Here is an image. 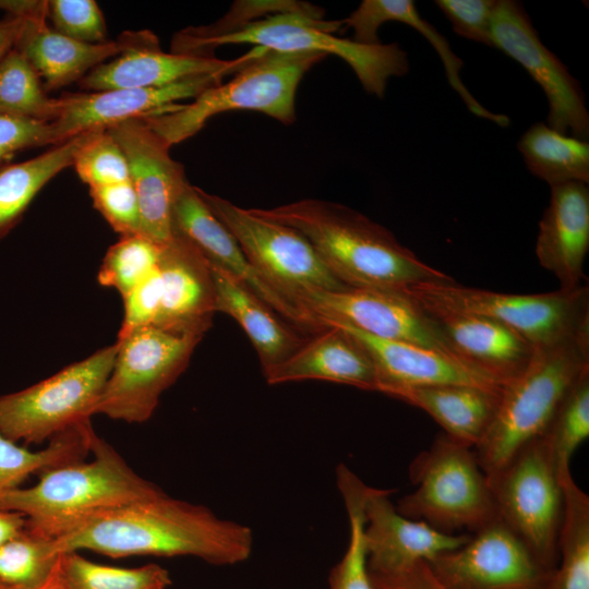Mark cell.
I'll list each match as a JSON object with an SVG mask.
<instances>
[{
  "label": "cell",
  "mask_w": 589,
  "mask_h": 589,
  "mask_svg": "<svg viewBox=\"0 0 589 589\" xmlns=\"http://www.w3.org/2000/svg\"><path fill=\"white\" fill-rule=\"evenodd\" d=\"M253 543L250 527L163 490L99 513L55 539L59 553L88 550L111 557L187 555L215 565L248 560Z\"/></svg>",
  "instance_id": "1"
},
{
  "label": "cell",
  "mask_w": 589,
  "mask_h": 589,
  "mask_svg": "<svg viewBox=\"0 0 589 589\" xmlns=\"http://www.w3.org/2000/svg\"><path fill=\"white\" fill-rule=\"evenodd\" d=\"M253 211L301 233L349 288L402 290L425 283L455 281L421 261L388 229L348 206L304 199Z\"/></svg>",
  "instance_id": "2"
},
{
  "label": "cell",
  "mask_w": 589,
  "mask_h": 589,
  "mask_svg": "<svg viewBox=\"0 0 589 589\" xmlns=\"http://www.w3.org/2000/svg\"><path fill=\"white\" fill-rule=\"evenodd\" d=\"M91 452L89 461L84 458L46 469L36 484L8 492L0 507L24 515L29 528L56 539L99 513L161 490L139 476L97 434Z\"/></svg>",
  "instance_id": "3"
},
{
  "label": "cell",
  "mask_w": 589,
  "mask_h": 589,
  "mask_svg": "<svg viewBox=\"0 0 589 589\" xmlns=\"http://www.w3.org/2000/svg\"><path fill=\"white\" fill-rule=\"evenodd\" d=\"M587 371L589 327L536 350L524 373L503 387L495 417L472 448L488 477L542 435L565 395Z\"/></svg>",
  "instance_id": "4"
},
{
  "label": "cell",
  "mask_w": 589,
  "mask_h": 589,
  "mask_svg": "<svg viewBox=\"0 0 589 589\" xmlns=\"http://www.w3.org/2000/svg\"><path fill=\"white\" fill-rule=\"evenodd\" d=\"M325 57L314 51L259 48L229 82L203 91L189 104L142 119L170 147L196 134L213 116L231 110H254L290 124L296 120L301 79Z\"/></svg>",
  "instance_id": "5"
},
{
  "label": "cell",
  "mask_w": 589,
  "mask_h": 589,
  "mask_svg": "<svg viewBox=\"0 0 589 589\" xmlns=\"http://www.w3.org/2000/svg\"><path fill=\"white\" fill-rule=\"evenodd\" d=\"M342 25V21H323L308 13L281 12L218 36L172 40L171 52L214 56L212 51L221 45L252 44L265 50L334 55L350 65L365 92L383 98L388 80L408 72L407 53L397 44L363 45L335 36L333 32Z\"/></svg>",
  "instance_id": "6"
},
{
  "label": "cell",
  "mask_w": 589,
  "mask_h": 589,
  "mask_svg": "<svg viewBox=\"0 0 589 589\" xmlns=\"http://www.w3.org/2000/svg\"><path fill=\"white\" fill-rule=\"evenodd\" d=\"M409 477L416 489L396 508L410 519L454 534L472 533L498 517L473 449L445 433L412 460Z\"/></svg>",
  "instance_id": "7"
},
{
  "label": "cell",
  "mask_w": 589,
  "mask_h": 589,
  "mask_svg": "<svg viewBox=\"0 0 589 589\" xmlns=\"http://www.w3.org/2000/svg\"><path fill=\"white\" fill-rule=\"evenodd\" d=\"M426 310L470 313L512 328L534 348L557 344L589 327V287L538 294H512L466 287L455 281L425 283L402 289Z\"/></svg>",
  "instance_id": "8"
},
{
  "label": "cell",
  "mask_w": 589,
  "mask_h": 589,
  "mask_svg": "<svg viewBox=\"0 0 589 589\" xmlns=\"http://www.w3.org/2000/svg\"><path fill=\"white\" fill-rule=\"evenodd\" d=\"M116 353L115 342L27 388L0 396V433L16 443L37 444L91 420Z\"/></svg>",
  "instance_id": "9"
},
{
  "label": "cell",
  "mask_w": 589,
  "mask_h": 589,
  "mask_svg": "<svg viewBox=\"0 0 589 589\" xmlns=\"http://www.w3.org/2000/svg\"><path fill=\"white\" fill-rule=\"evenodd\" d=\"M202 337L153 325L118 337L113 366L94 416L129 423L147 421L161 394L187 368Z\"/></svg>",
  "instance_id": "10"
},
{
  "label": "cell",
  "mask_w": 589,
  "mask_h": 589,
  "mask_svg": "<svg viewBox=\"0 0 589 589\" xmlns=\"http://www.w3.org/2000/svg\"><path fill=\"white\" fill-rule=\"evenodd\" d=\"M498 518L525 543L539 563L554 572L564 514L557 470L537 437L488 477Z\"/></svg>",
  "instance_id": "11"
},
{
  "label": "cell",
  "mask_w": 589,
  "mask_h": 589,
  "mask_svg": "<svg viewBox=\"0 0 589 589\" xmlns=\"http://www.w3.org/2000/svg\"><path fill=\"white\" fill-rule=\"evenodd\" d=\"M197 190L252 265L298 306L299 297L305 292L349 288L335 277L311 243L293 228L264 218L253 208H242L224 197Z\"/></svg>",
  "instance_id": "12"
},
{
  "label": "cell",
  "mask_w": 589,
  "mask_h": 589,
  "mask_svg": "<svg viewBox=\"0 0 589 589\" xmlns=\"http://www.w3.org/2000/svg\"><path fill=\"white\" fill-rule=\"evenodd\" d=\"M491 43L518 62L542 88L549 104L548 125L588 141L589 112L585 94L567 67L542 43L521 3L496 0Z\"/></svg>",
  "instance_id": "13"
},
{
  "label": "cell",
  "mask_w": 589,
  "mask_h": 589,
  "mask_svg": "<svg viewBox=\"0 0 589 589\" xmlns=\"http://www.w3.org/2000/svg\"><path fill=\"white\" fill-rule=\"evenodd\" d=\"M298 302L317 320H340L372 336L429 348L460 362L431 314L402 290H314Z\"/></svg>",
  "instance_id": "14"
},
{
  "label": "cell",
  "mask_w": 589,
  "mask_h": 589,
  "mask_svg": "<svg viewBox=\"0 0 589 589\" xmlns=\"http://www.w3.org/2000/svg\"><path fill=\"white\" fill-rule=\"evenodd\" d=\"M428 565L447 589H546L552 575L498 517Z\"/></svg>",
  "instance_id": "15"
},
{
  "label": "cell",
  "mask_w": 589,
  "mask_h": 589,
  "mask_svg": "<svg viewBox=\"0 0 589 589\" xmlns=\"http://www.w3.org/2000/svg\"><path fill=\"white\" fill-rule=\"evenodd\" d=\"M172 231L187 239L211 265L221 268L249 288L294 328L311 334L326 328L252 265L230 231L203 201L197 187L190 182L184 185L173 205Z\"/></svg>",
  "instance_id": "16"
},
{
  "label": "cell",
  "mask_w": 589,
  "mask_h": 589,
  "mask_svg": "<svg viewBox=\"0 0 589 589\" xmlns=\"http://www.w3.org/2000/svg\"><path fill=\"white\" fill-rule=\"evenodd\" d=\"M225 73L185 79L158 87L113 88L67 94L58 98L59 112L50 122L52 145L88 130L108 129L131 119L170 111L178 100L195 98L221 83Z\"/></svg>",
  "instance_id": "17"
},
{
  "label": "cell",
  "mask_w": 589,
  "mask_h": 589,
  "mask_svg": "<svg viewBox=\"0 0 589 589\" xmlns=\"http://www.w3.org/2000/svg\"><path fill=\"white\" fill-rule=\"evenodd\" d=\"M122 148L135 189L142 233L164 244L172 237V209L189 182L183 166L172 159L170 146L143 119L106 129Z\"/></svg>",
  "instance_id": "18"
},
{
  "label": "cell",
  "mask_w": 589,
  "mask_h": 589,
  "mask_svg": "<svg viewBox=\"0 0 589 589\" xmlns=\"http://www.w3.org/2000/svg\"><path fill=\"white\" fill-rule=\"evenodd\" d=\"M394 490L364 486L362 508L368 570L387 577L464 544L470 533H445L401 515L390 501Z\"/></svg>",
  "instance_id": "19"
},
{
  "label": "cell",
  "mask_w": 589,
  "mask_h": 589,
  "mask_svg": "<svg viewBox=\"0 0 589 589\" xmlns=\"http://www.w3.org/2000/svg\"><path fill=\"white\" fill-rule=\"evenodd\" d=\"M159 44L148 29L127 31L103 44H84L53 31L45 17L26 19L15 48L29 61L47 91L80 82L96 67L119 55Z\"/></svg>",
  "instance_id": "20"
},
{
  "label": "cell",
  "mask_w": 589,
  "mask_h": 589,
  "mask_svg": "<svg viewBox=\"0 0 589 589\" xmlns=\"http://www.w3.org/2000/svg\"><path fill=\"white\" fill-rule=\"evenodd\" d=\"M426 311L456 358L501 387L519 377L536 353L537 348L527 339L492 318L470 313Z\"/></svg>",
  "instance_id": "21"
},
{
  "label": "cell",
  "mask_w": 589,
  "mask_h": 589,
  "mask_svg": "<svg viewBox=\"0 0 589 589\" xmlns=\"http://www.w3.org/2000/svg\"><path fill=\"white\" fill-rule=\"evenodd\" d=\"M158 269L161 301L153 326L203 336L215 313L208 262L187 239L172 232L161 245Z\"/></svg>",
  "instance_id": "22"
},
{
  "label": "cell",
  "mask_w": 589,
  "mask_h": 589,
  "mask_svg": "<svg viewBox=\"0 0 589 589\" xmlns=\"http://www.w3.org/2000/svg\"><path fill=\"white\" fill-rule=\"evenodd\" d=\"M320 323L345 329L370 354L377 377V390L385 395L413 386L461 384L482 387H501L474 370L435 350L388 340L366 334L347 322L318 318Z\"/></svg>",
  "instance_id": "23"
},
{
  "label": "cell",
  "mask_w": 589,
  "mask_h": 589,
  "mask_svg": "<svg viewBox=\"0 0 589 589\" xmlns=\"http://www.w3.org/2000/svg\"><path fill=\"white\" fill-rule=\"evenodd\" d=\"M589 249V185L569 182L551 188L550 202L539 221L536 255L561 290L586 284L584 263Z\"/></svg>",
  "instance_id": "24"
},
{
  "label": "cell",
  "mask_w": 589,
  "mask_h": 589,
  "mask_svg": "<svg viewBox=\"0 0 589 589\" xmlns=\"http://www.w3.org/2000/svg\"><path fill=\"white\" fill-rule=\"evenodd\" d=\"M257 52L254 47L235 60H221L215 56L165 52L157 44L125 51L96 67L79 83L85 92L158 87L200 75L236 73Z\"/></svg>",
  "instance_id": "25"
},
{
  "label": "cell",
  "mask_w": 589,
  "mask_h": 589,
  "mask_svg": "<svg viewBox=\"0 0 589 589\" xmlns=\"http://www.w3.org/2000/svg\"><path fill=\"white\" fill-rule=\"evenodd\" d=\"M268 384L321 380L377 390L374 363L345 329L326 325L280 363L263 370Z\"/></svg>",
  "instance_id": "26"
},
{
  "label": "cell",
  "mask_w": 589,
  "mask_h": 589,
  "mask_svg": "<svg viewBox=\"0 0 589 589\" xmlns=\"http://www.w3.org/2000/svg\"><path fill=\"white\" fill-rule=\"evenodd\" d=\"M503 387L441 384L402 387L388 396L430 414L450 438L476 447L497 411Z\"/></svg>",
  "instance_id": "27"
},
{
  "label": "cell",
  "mask_w": 589,
  "mask_h": 589,
  "mask_svg": "<svg viewBox=\"0 0 589 589\" xmlns=\"http://www.w3.org/2000/svg\"><path fill=\"white\" fill-rule=\"evenodd\" d=\"M209 264V263H208ZM215 312L236 320L254 346L263 370L276 365L300 348L308 338L277 317L249 288L221 268L211 265Z\"/></svg>",
  "instance_id": "28"
},
{
  "label": "cell",
  "mask_w": 589,
  "mask_h": 589,
  "mask_svg": "<svg viewBox=\"0 0 589 589\" xmlns=\"http://www.w3.org/2000/svg\"><path fill=\"white\" fill-rule=\"evenodd\" d=\"M99 130H88L21 163L0 165V240L22 219L41 189L72 167L81 147Z\"/></svg>",
  "instance_id": "29"
},
{
  "label": "cell",
  "mask_w": 589,
  "mask_h": 589,
  "mask_svg": "<svg viewBox=\"0 0 589 589\" xmlns=\"http://www.w3.org/2000/svg\"><path fill=\"white\" fill-rule=\"evenodd\" d=\"M517 148L528 170L550 188L569 182L589 183L587 140L537 122L520 136Z\"/></svg>",
  "instance_id": "30"
},
{
  "label": "cell",
  "mask_w": 589,
  "mask_h": 589,
  "mask_svg": "<svg viewBox=\"0 0 589 589\" xmlns=\"http://www.w3.org/2000/svg\"><path fill=\"white\" fill-rule=\"evenodd\" d=\"M564 514L558 537L557 562L546 589H589V496L572 477L560 473Z\"/></svg>",
  "instance_id": "31"
},
{
  "label": "cell",
  "mask_w": 589,
  "mask_h": 589,
  "mask_svg": "<svg viewBox=\"0 0 589 589\" xmlns=\"http://www.w3.org/2000/svg\"><path fill=\"white\" fill-rule=\"evenodd\" d=\"M95 435L88 420L53 437L45 448L29 450L0 433V498L31 474L84 459Z\"/></svg>",
  "instance_id": "32"
},
{
  "label": "cell",
  "mask_w": 589,
  "mask_h": 589,
  "mask_svg": "<svg viewBox=\"0 0 589 589\" xmlns=\"http://www.w3.org/2000/svg\"><path fill=\"white\" fill-rule=\"evenodd\" d=\"M59 112L58 98H50L40 76L14 47L0 60V115L51 122Z\"/></svg>",
  "instance_id": "33"
},
{
  "label": "cell",
  "mask_w": 589,
  "mask_h": 589,
  "mask_svg": "<svg viewBox=\"0 0 589 589\" xmlns=\"http://www.w3.org/2000/svg\"><path fill=\"white\" fill-rule=\"evenodd\" d=\"M337 485L349 520L346 552L329 575V589H375L368 570L362 508L365 484L345 465L337 468Z\"/></svg>",
  "instance_id": "34"
},
{
  "label": "cell",
  "mask_w": 589,
  "mask_h": 589,
  "mask_svg": "<svg viewBox=\"0 0 589 589\" xmlns=\"http://www.w3.org/2000/svg\"><path fill=\"white\" fill-rule=\"evenodd\" d=\"M59 566L65 589H166L171 585L169 573L153 563L135 568L113 567L72 551L60 554Z\"/></svg>",
  "instance_id": "35"
},
{
  "label": "cell",
  "mask_w": 589,
  "mask_h": 589,
  "mask_svg": "<svg viewBox=\"0 0 589 589\" xmlns=\"http://www.w3.org/2000/svg\"><path fill=\"white\" fill-rule=\"evenodd\" d=\"M588 436L589 371L572 386L539 437L543 441L560 474L570 470L572 456Z\"/></svg>",
  "instance_id": "36"
},
{
  "label": "cell",
  "mask_w": 589,
  "mask_h": 589,
  "mask_svg": "<svg viewBox=\"0 0 589 589\" xmlns=\"http://www.w3.org/2000/svg\"><path fill=\"white\" fill-rule=\"evenodd\" d=\"M60 554L55 539L26 526L0 546V581L31 589L49 576Z\"/></svg>",
  "instance_id": "37"
},
{
  "label": "cell",
  "mask_w": 589,
  "mask_h": 589,
  "mask_svg": "<svg viewBox=\"0 0 589 589\" xmlns=\"http://www.w3.org/2000/svg\"><path fill=\"white\" fill-rule=\"evenodd\" d=\"M161 245L143 233L120 237L103 259L98 283L125 297L158 267Z\"/></svg>",
  "instance_id": "38"
},
{
  "label": "cell",
  "mask_w": 589,
  "mask_h": 589,
  "mask_svg": "<svg viewBox=\"0 0 589 589\" xmlns=\"http://www.w3.org/2000/svg\"><path fill=\"white\" fill-rule=\"evenodd\" d=\"M388 22H399L417 29L432 45L441 58L446 77L453 89L460 96L467 108L476 116L486 119L500 127H507L509 118L503 113H495L483 107L462 83L459 71L464 65L450 49L445 37L418 12L411 0H384Z\"/></svg>",
  "instance_id": "39"
},
{
  "label": "cell",
  "mask_w": 589,
  "mask_h": 589,
  "mask_svg": "<svg viewBox=\"0 0 589 589\" xmlns=\"http://www.w3.org/2000/svg\"><path fill=\"white\" fill-rule=\"evenodd\" d=\"M72 167L89 189L130 180L125 155L106 129L97 130L81 147Z\"/></svg>",
  "instance_id": "40"
},
{
  "label": "cell",
  "mask_w": 589,
  "mask_h": 589,
  "mask_svg": "<svg viewBox=\"0 0 589 589\" xmlns=\"http://www.w3.org/2000/svg\"><path fill=\"white\" fill-rule=\"evenodd\" d=\"M47 21L57 33L84 44H103L107 39L104 14L94 0H49Z\"/></svg>",
  "instance_id": "41"
},
{
  "label": "cell",
  "mask_w": 589,
  "mask_h": 589,
  "mask_svg": "<svg viewBox=\"0 0 589 589\" xmlns=\"http://www.w3.org/2000/svg\"><path fill=\"white\" fill-rule=\"evenodd\" d=\"M94 207L120 236L142 233L141 211L131 180L89 189Z\"/></svg>",
  "instance_id": "42"
},
{
  "label": "cell",
  "mask_w": 589,
  "mask_h": 589,
  "mask_svg": "<svg viewBox=\"0 0 589 589\" xmlns=\"http://www.w3.org/2000/svg\"><path fill=\"white\" fill-rule=\"evenodd\" d=\"M496 0H436L435 4L461 37L492 47L491 21Z\"/></svg>",
  "instance_id": "43"
},
{
  "label": "cell",
  "mask_w": 589,
  "mask_h": 589,
  "mask_svg": "<svg viewBox=\"0 0 589 589\" xmlns=\"http://www.w3.org/2000/svg\"><path fill=\"white\" fill-rule=\"evenodd\" d=\"M123 299L124 315L118 337L154 325L161 301V279L158 267Z\"/></svg>",
  "instance_id": "44"
},
{
  "label": "cell",
  "mask_w": 589,
  "mask_h": 589,
  "mask_svg": "<svg viewBox=\"0 0 589 589\" xmlns=\"http://www.w3.org/2000/svg\"><path fill=\"white\" fill-rule=\"evenodd\" d=\"M52 145L50 122L0 115V165L20 151Z\"/></svg>",
  "instance_id": "45"
},
{
  "label": "cell",
  "mask_w": 589,
  "mask_h": 589,
  "mask_svg": "<svg viewBox=\"0 0 589 589\" xmlns=\"http://www.w3.org/2000/svg\"><path fill=\"white\" fill-rule=\"evenodd\" d=\"M371 581L375 589H447L425 562L392 576L371 578Z\"/></svg>",
  "instance_id": "46"
},
{
  "label": "cell",
  "mask_w": 589,
  "mask_h": 589,
  "mask_svg": "<svg viewBox=\"0 0 589 589\" xmlns=\"http://www.w3.org/2000/svg\"><path fill=\"white\" fill-rule=\"evenodd\" d=\"M0 10L14 17L47 19V0H0Z\"/></svg>",
  "instance_id": "47"
},
{
  "label": "cell",
  "mask_w": 589,
  "mask_h": 589,
  "mask_svg": "<svg viewBox=\"0 0 589 589\" xmlns=\"http://www.w3.org/2000/svg\"><path fill=\"white\" fill-rule=\"evenodd\" d=\"M26 19L8 15L0 20V60L12 48L24 28Z\"/></svg>",
  "instance_id": "48"
},
{
  "label": "cell",
  "mask_w": 589,
  "mask_h": 589,
  "mask_svg": "<svg viewBox=\"0 0 589 589\" xmlns=\"http://www.w3.org/2000/svg\"><path fill=\"white\" fill-rule=\"evenodd\" d=\"M27 526V518L14 510L0 507V546Z\"/></svg>",
  "instance_id": "49"
},
{
  "label": "cell",
  "mask_w": 589,
  "mask_h": 589,
  "mask_svg": "<svg viewBox=\"0 0 589 589\" xmlns=\"http://www.w3.org/2000/svg\"><path fill=\"white\" fill-rule=\"evenodd\" d=\"M31 589H65L62 577H61V573H60L59 558L55 568L49 574V576L39 585Z\"/></svg>",
  "instance_id": "50"
},
{
  "label": "cell",
  "mask_w": 589,
  "mask_h": 589,
  "mask_svg": "<svg viewBox=\"0 0 589 589\" xmlns=\"http://www.w3.org/2000/svg\"><path fill=\"white\" fill-rule=\"evenodd\" d=\"M0 589H21V588L9 586V585L0 581Z\"/></svg>",
  "instance_id": "51"
}]
</instances>
